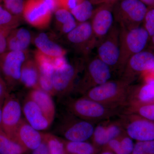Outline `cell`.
<instances>
[{"instance_id":"8fae6325","label":"cell","mask_w":154,"mask_h":154,"mask_svg":"<svg viewBox=\"0 0 154 154\" xmlns=\"http://www.w3.org/2000/svg\"><path fill=\"white\" fill-rule=\"evenodd\" d=\"M94 128L89 121L66 118L58 127L57 131L69 141H85L93 136Z\"/></svg>"},{"instance_id":"52a82bcc","label":"cell","mask_w":154,"mask_h":154,"mask_svg":"<svg viewBox=\"0 0 154 154\" xmlns=\"http://www.w3.org/2000/svg\"><path fill=\"white\" fill-rule=\"evenodd\" d=\"M65 36L69 45L85 57L89 55L97 45L90 21L78 23Z\"/></svg>"},{"instance_id":"ab89813d","label":"cell","mask_w":154,"mask_h":154,"mask_svg":"<svg viewBox=\"0 0 154 154\" xmlns=\"http://www.w3.org/2000/svg\"><path fill=\"white\" fill-rule=\"evenodd\" d=\"M32 154H50L47 144L44 140L37 148L33 150Z\"/></svg>"},{"instance_id":"60d3db41","label":"cell","mask_w":154,"mask_h":154,"mask_svg":"<svg viewBox=\"0 0 154 154\" xmlns=\"http://www.w3.org/2000/svg\"><path fill=\"white\" fill-rule=\"evenodd\" d=\"M146 154H154V140L142 141Z\"/></svg>"},{"instance_id":"ac0fdd59","label":"cell","mask_w":154,"mask_h":154,"mask_svg":"<svg viewBox=\"0 0 154 154\" xmlns=\"http://www.w3.org/2000/svg\"><path fill=\"white\" fill-rule=\"evenodd\" d=\"M27 97L36 103L52 124L55 114V107L52 96L40 89L30 90Z\"/></svg>"},{"instance_id":"4dcf8cb0","label":"cell","mask_w":154,"mask_h":154,"mask_svg":"<svg viewBox=\"0 0 154 154\" xmlns=\"http://www.w3.org/2000/svg\"><path fill=\"white\" fill-rule=\"evenodd\" d=\"M93 136L95 142L99 145H104L108 144L110 141L107 133L106 126L103 125H99L94 128Z\"/></svg>"},{"instance_id":"277c9868","label":"cell","mask_w":154,"mask_h":154,"mask_svg":"<svg viewBox=\"0 0 154 154\" xmlns=\"http://www.w3.org/2000/svg\"><path fill=\"white\" fill-rule=\"evenodd\" d=\"M112 69L96 56L88 61L77 90L85 94L88 90L110 81Z\"/></svg>"},{"instance_id":"9c48e42d","label":"cell","mask_w":154,"mask_h":154,"mask_svg":"<svg viewBox=\"0 0 154 154\" xmlns=\"http://www.w3.org/2000/svg\"><path fill=\"white\" fill-rule=\"evenodd\" d=\"M52 13L45 0H25L22 18L32 27L44 29L49 26Z\"/></svg>"},{"instance_id":"7402d4cb","label":"cell","mask_w":154,"mask_h":154,"mask_svg":"<svg viewBox=\"0 0 154 154\" xmlns=\"http://www.w3.org/2000/svg\"><path fill=\"white\" fill-rule=\"evenodd\" d=\"M54 14L56 28L60 35L65 36L79 23L70 11L66 9H58Z\"/></svg>"},{"instance_id":"d4e9b609","label":"cell","mask_w":154,"mask_h":154,"mask_svg":"<svg viewBox=\"0 0 154 154\" xmlns=\"http://www.w3.org/2000/svg\"><path fill=\"white\" fill-rule=\"evenodd\" d=\"M34 60L40 72V75L52 76L54 71V58L49 57L36 49L33 53Z\"/></svg>"},{"instance_id":"e575fe53","label":"cell","mask_w":154,"mask_h":154,"mask_svg":"<svg viewBox=\"0 0 154 154\" xmlns=\"http://www.w3.org/2000/svg\"><path fill=\"white\" fill-rule=\"evenodd\" d=\"M120 146L124 154L132 153L134 145L131 138L125 137L120 141Z\"/></svg>"},{"instance_id":"4fadbf2b","label":"cell","mask_w":154,"mask_h":154,"mask_svg":"<svg viewBox=\"0 0 154 154\" xmlns=\"http://www.w3.org/2000/svg\"><path fill=\"white\" fill-rule=\"evenodd\" d=\"M81 69L79 64L68 63L61 68L54 70L52 79L55 96H63L72 91Z\"/></svg>"},{"instance_id":"c3c4849f","label":"cell","mask_w":154,"mask_h":154,"mask_svg":"<svg viewBox=\"0 0 154 154\" xmlns=\"http://www.w3.org/2000/svg\"><path fill=\"white\" fill-rule=\"evenodd\" d=\"M92 4H98V3H104L103 0H89Z\"/></svg>"},{"instance_id":"bcb514c9","label":"cell","mask_w":154,"mask_h":154,"mask_svg":"<svg viewBox=\"0 0 154 154\" xmlns=\"http://www.w3.org/2000/svg\"><path fill=\"white\" fill-rule=\"evenodd\" d=\"M4 100H5V99L0 100V128H1V124H2V107Z\"/></svg>"},{"instance_id":"7bdbcfd3","label":"cell","mask_w":154,"mask_h":154,"mask_svg":"<svg viewBox=\"0 0 154 154\" xmlns=\"http://www.w3.org/2000/svg\"><path fill=\"white\" fill-rule=\"evenodd\" d=\"M132 154H146L144 150L142 141H138L135 145Z\"/></svg>"},{"instance_id":"f1b7e54d","label":"cell","mask_w":154,"mask_h":154,"mask_svg":"<svg viewBox=\"0 0 154 154\" xmlns=\"http://www.w3.org/2000/svg\"><path fill=\"white\" fill-rule=\"evenodd\" d=\"M21 19L12 15L0 5V25L1 27H5L14 29L18 28Z\"/></svg>"},{"instance_id":"ba28073f","label":"cell","mask_w":154,"mask_h":154,"mask_svg":"<svg viewBox=\"0 0 154 154\" xmlns=\"http://www.w3.org/2000/svg\"><path fill=\"white\" fill-rule=\"evenodd\" d=\"M67 107L75 116L88 121L103 119L109 113L106 106L85 96L69 101Z\"/></svg>"},{"instance_id":"d6986e66","label":"cell","mask_w":154,"mask_h":154,"mask_svg":"<svg viewBox=\"0 0 154 154\" xmlns=\"http://www.w3.org/2000/svg\"><path fill=\"white\" fill-rule=\"evenodd\" d=\"M33 41L38 51L49 57L56 58L66 55V50L50 39L46 33H38L33 38Z\"/></svg>"},{"instance_id":"b9f144b4","label":"cell","mask_w":154,"mask_h":154,"mask_svg":"<svg viewBox=\"0 0 154 154\" xmlns=\"http://www.w3.org/2000/svg\"><path fill=\"white\" fill-rule=\"evenodd\" d=\"M52 13H54L58 9H60L59 0H45Z\"/></svg>"},{"instance_id":"83f0119b","label":"cell","mask_w":154,"mask_h":154,"mask_svg":"<svg viewBox=\"0 0 154 154\" xmlns=\"http://www.w3.org/2000/svg\"><path fill=\"white\" fill-rule=\"evenodd\" d=\"M43 137L50 154H65L66 151L63 141L50 133H43Z\"/></svg>"},{"instance_id":"603a6c76","label":"cell","mask_w":154,"mask_h":154,"mask_svg":"<svg viewBox=\"0 0 154 154\" xmlns=\"http://www.w3.org/2000/svg\"><path fill=\"white\" fill-rule=\"evenodd\" d=\"M28 151L0 128V154H24Z\"/></svg>"},{"instance_id":"681fc988","label":"cell","mask_w":154,"mask_h":154,"mask_svg":"<svg viewBox=\"0 0 154 154\" xmlns=\"http://www.w3.org/2000/svg\"><path fill=\"white\" fill-rule=\"evenodd\" d=\"M102 154H113L112 153L110 152H104L102 153Z\"/></svg>"},{"instance_id":"7c38bea8","label":"cell","mask_w":154,"mask_h":154,"mask_svg":"<svg viewBox=\"0 0 154 154\" xmlns=\"http://www.w3.org/2000/svg\"><path fill=\"white\" fill-rule=\"evenodd\" d=\"M154 65V51L150 49L144 50L128 60L122 73V79L130 84L136 75L149 70Z\"/></svg>"},{"instance_id":"2e32d148","label":"cell","mask_w":154,"mask_h":154,"mask_svg":"<svg viewBox=\"0 0 154 154\" xmlns=\"http://www.w3.org/2000/svg\"><path fill=\"white\" fill-rule=\"evenodd\" d=\"M25 120L37 130L44 131L49 128L51 123L35 102L26 97L22 107Z\"/></svg>"},{"instance_id":"7a4b0ae2","label":"cell","mask_w":154,"mask_h":154,"mask_svg":"<svg viewBox=\"0 0 154 154\" xmlns=\"http://www.w3.org/2000/svg\"><path fill=\"white\" fill-rule=\"evenodd\" d=\"M113 4L114 22L120 28L129 30L143 22L148 8L140 0H118Z\"/></svg>"},{"instance_id":"f907efd6","label":"cell","mask_w":154,"mask_h":154,"mask_svg":"<svg viewBox=\"0 0 154 154\" xmlns=\"http://www.w3.org/2000/svg\"><path fill=\"white\" fill-rule=\"evenodd\" d=\"M0 3H1V2H0Z\"/></svg>"},{"instance_id":"6da1fadb","label":"cell","mask_w":154,"mask_h":154,"mask_svg":"<svg viewBox=\"0 0 154 154\" xmlns=\"http://www.w3.org/2000/svg\"><path fill=\"white\" fill-rule=\"evenodd\" d=\"M120 28V54L117 69L122 73L130 58L146 49L150 37L143 26L129 30Z\"/></svg>"},{"instance_id":"f546056e","label":"cell","mask_w":154,"mask_h":154,"mask_svg":"<svg viewBox=\"0 0 154 154\" xmlns=\"http://www.w3.org/2000/svg\"><path fill=\"white\" fill-rule=\"evenodd\" d=\"M25 0H2L3 6L12 15L22 19Z\"/></svg>"},{"instance_id":"5bb4252c","label":"cell","mask_w":154,"mask_h":154,"mask_svg":"<svg viewBox=\"0 0 154 154\" xmlns=\"http://www.w3.org/2000/svg\"><path fill=\"white\" fill-rule=\"evenodd\" d=\"M113 6L112 4L105 3L94 10L90 22L97 44L107 35L115 23Z\"/></svg>"},{"instance_id":"836d02e7","label":"cell","mask_w":154,"mask_h":154,"mask_svg":"<svg viewBox=\"0 0 154 154\" xmlns=\"http://www.w3.org/2000/svg\"><path fill=\"white\" fill-rule=\"evenodd\" d=\"M12 30L10 28L0 27V55L8 51V37Z\"/></svg>"},{"instance_id":"9a60e30c","label":"cell","mask_w":154,"mask_h":154,"mask_svg":"<svg viewBox=\"0 0 154 154\" xmlns=\"http://www.w3.org/2000/svg\"><path fill=\"white\" fill-rule=\"evenodd\" d=\"M14 140L28 151H33L43 141V133L33 128L23 119L17 128Z\"/></svg>"},{"instance_id":"1f68e13d","label":"cell","mask_w":154,"mask_h":154,"mask_svg":"<svg viewBox=\"0 0 154 154\" xmlns=\"http://www.w3.org/2000/svg\"><path fill=\"white\" fill-rule=\"evenodd\" d=\"M143 23V28L152 37L154 34V7L148 8Z\"/></svg>"},{"instance_id":"8992f818","label":"cell","mask_w":154,"mask_h":154,"mask_svg":"<svg viewBox=\"0 0 154 154\" xmlns=\"http://www.w3.org/2000/svg\"><path fill=\"white\" fill-rule=\"evenodd\" d=\"M129 84L122 79L110 80L88 90L84 96L103 105L114 103L125 96Z\"/></svg>"},{"instance_id":"d590c367","label":"cell","mask_w":154,"mask_h":154,"mask_svg":"<svg viewBox=\"0 0 154 154\" xmlns=\"http://www.w3.org/2000/svg\"><path fill=\"white\" fill-rule=\"evenodd\" d=\"M82 0H59L60 8L71 11Z\"/></svg>"},{"instance_id":"5b68a950","label":"cell","mask_w":154,"mask_h":154,"mask_svg":"<svg viewBox=\"0 0 154 154\" xmlns=\"http://www.w3.org/2000/svg\"><path fill=\"white\" fill-rule=\"evenodd\" d=\"M120 32L119 25L115 22L109 33L96 45L97 56L112 70L118 68L120 54Z\"/></svg>"},{"instance_id":"8d00e7d4","label":"cell","mask_w":154,"mask_h":154,"mask_svg":"<svg viewBox=\"0 0 154 154\" xmlns=\"http://www.w3.org/2000/svg\"><path fill=\"white\" fill-rule=\"evenodd\" d=\"M106 129L110 140L116 139L121 133L120 127L115 124H110L106 126Z\"/></svg>"},{"instance_id":"f6af8a7d","label":"cell","mask_w":154,"mask_h":154,"mask_svg":"<svg viewBox=\"0 0 154 154\" xmlns=\"http://www.w3.org/2000/svg\"><path fill=\"white\" fill-rule=\"evenodd\" d=\"M149 44L150 49L154 51V34L150 38Z\"/></svg>"},{"instance_id":"f35d334b","label":"cell","mask_w":154,"mask_h":154,"mask_svg":"<svg viewBox=\"0 0 154 154\" xmlns=\"http://www.w3.org/2000/svg\"><path fill=\"white\" fill-rule=\"evenodd\" d=\"M10 93L5 82L0 75V100L5 99Z\"/></svg>"},{"instance_id":"484cf974","label":"cell","mask_w":154,"mask_h":154,"mask_svg":"<svg viewBox=\"0 0 154 154\" xmlns=\"http://www.w3.org/2000/svg\"><path fill=\"white\" fill-rule=\"evenodd\" d=\"M140 105L154 103V79L146 81L145 84L138 90L136 94Z\"/></svg>"},{"instance_id":"4316f807","label":"cell","mask_w":154,"mask_h":154,"mask_svg":"<svg viewBox=\"0 0 154 154\" xmlns=\"http://www.w3.org/2000/svg\"><path fill=\"white\" fill-rule=\"evenodd\" d=\"M65 149L67 152L71 154H93L94 146L85 141H68L65 142Z\"/></svg>"},{"instance_id":"d6a6232c","label":"cell","mask_w":154,"mask_h":154,"mask_svg":"<svg viewBox=\"0 0 154 154\" xmlns=\"http://www.w3.org/2000/svg\"><path fill=\"white\" fill-rule=\"evenodd\" d=\"M137 111L142 118L154 121V103L140 105Z\"/></svg>"},{"instance_id":"3957f363","label":"cell","mask_w":154,"mask_h":154,"mask_svg":"<svg viewBox=\"0 0 154 154\" xmlns=\"http://www.w3.org/2000/svg\"><path fill=\"white\" fill-rule=\"evenodd\" d=\"M26 51H7L0 55V75L5 82L9 92L21 84L22 66L29 59Z\"/></svg>"},{"instance_id":"44dd1931","label":"cell","mask_w":154,"mask_h":154,"mask_svg":"<svg viewBox=\"0 0 154 154\" xmlns=\"http://www.w3.org/2000/svg\"><path fill=\"white\" fill-rule=\"evenodd\" d=\"M39 77L40 72L34 59H28L22 66L21 84L30 90L40 89Z\"/></svg>"},{"instance_id":"74e56055","label":"cell","mask_w":154,"mask_h":154,"mask_svg":"<svg viewBox=\"0 0 154 154\" xmlns=\"http://www.w3.org/2000/svg\"><path fill=\"white\" fill-rule=\"evenodd\" d=\"M110 149L115 152L116 154H124L122 150L120 141L116 139L112 140L108 143Z\"/></svg>"},{"instance_id":"cb8c5ba5","label":"cell","mask_w":154,"mask_h":154,"mask_svg":"<svg viewBox=\"0 0 154 154\" xmlns=\"http://www.w3.org/2000/svg\"><path fill=\"white\" fill-rule=\"evenodd\" d=\"M93 4L89 0H82L70 11L78 23L91 20L94 12Z\"/></svg>"},{"instance_id":"30bf717a","label":"cell","mask_w":154,"mask_h":154,"mask_svg":"<svg viewBox=\"0 0 154 154\" xmlns=\"http://www.w3.org/2000/svg\"><path fill=\"white\" fill-rule=\"evenodd\" d=\"M22 113V107L19 99L14 94H8L3 103L1 128L14 140L17 128L23 119Z\"/></svg>"},{"instance_id":"e0dca14e","label":"cell","mask_w":154,"mask_h":154,"mask_svg":"<svg viewBox=\"0 0 154 154\" xmlns=\"http://www.w3.org/2000/svg\"><path fill=\"white\" fill-rule=\"evenodd\" d=\"M126 131L130 137L138 141L154 140V122L135 119L128 125Z\"/></svg>"},{"instance_id":"ffe728a7","label":"cell","mask_w":154,"mask_h":154,"mask_svg":"<svg viewBox=\"0 0 154 154\" xmlns=\"http://www.w3.org/2000/svg\"><path fill=\"white\" fill-rule=\"evenodd\" d=\"M33 38L30 31L25 28H16L8 37V51H28Z\"/></svg>"},{"instance_id":"ee69618b","label":"cell","mask_w":154,"mask_h":154,"mask_svg":"<svg viewBox=\"0 0 154 154\" xmlns=\"http://www.w3.org/2000/svg\"><path fill=\"white\" fill-rule=\"evenodd\" d=\"M146 6L149 7H154V0H140Z\"/></svg>"},{"instance_id":"7dc6e473","label":"cell","mask_w":154,"mask_h":154,"mask_svg":"<svg viewBox=\"0 0 154 154\" xmlns=\"http://www.w3.org/2000/svg\"><path fill=\"white\" fill-rule=\"evenodd\" d=\"M117 1H118V0H103L104 3H108V4H112V5H113Z\"/></svg>"}]
</instances>
